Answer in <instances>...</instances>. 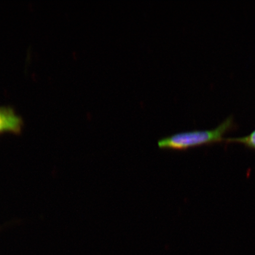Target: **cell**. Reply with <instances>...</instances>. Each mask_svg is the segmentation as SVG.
Listing matches in <instances>:
<instances>
[{
    "instance_id": "obj_1",
    "label": "cell",
    "mask_w": 255,
    "mask_h": 255,
    "mask_svg": "<svg viewBox=\"0 0 255 255\" xmlns=\"http://www.w3.org/2000/svg\"><path fill=\"white\" fill-rule=\"evenodd\" d=\"M232 119L226 120L216 128L176 133L158 141L159 148L185 150L191 148L222 141L226 133L232 128Z\"/></svg>"
},
{
    "instance_id": "obj_2",
    "label": "cell",
    "mask_w": 255,
    "mask_h": 255,
    "mask_svg": "<svg viewBox=\"0 0 255 255\" xmlns=\"http://www.w3.org/2000/svg\"><path fill=\"white\" fill-rule=\"evenodd\" d=\"M23 120L10 106H0V135L12 133L18 135L23 127Z\"/></svg>"
}]
</instances>
